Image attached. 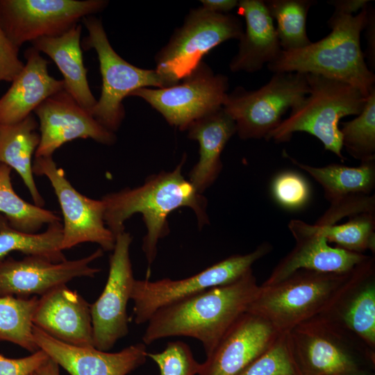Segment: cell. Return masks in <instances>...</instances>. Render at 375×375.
I'll use <instances>...</instances> for the list:
<instances>
[{
  "label": "cell",
  "mask_w": 375,
  "mask_h": 375,
  "mask_svg": "<svg viewBox=\"0 0 375 375\" xmlns=\"http://www.w3.org/2000/svg\"><path fill=\"white\" fill-rule=\"evenodd\" d=\"M324 317L375 353V258L356 265Z\"/></svg>",
  "instance_id": "18"
},
{
  "label": "cell",
  "mask_w": 375,
  "mask_h": 375,
  "mask_svg": "<svg viewBox=\"0 0 375 375\" xmlns=\"http://www.w3.org/2000/svg\"><path fill=\"white\" fill-rule=\"evenodd\" d=\"M38 126L32 114L15 124H0V163L19 174L34 204L42 207L44 201L35 185L32 164V156L40 141V135L36 131Z\"/></svg>",
  "instance_id": "26"
},
{
  "label": "cell",
  "mask_w": 375,
  "mask_h": 375,
  "mask_svg": "<svg viewBox=\"0 0 375 375\" xmlns=\"http://www.w3.org/2000/svg\"><path fill=\"white\" fill-rule=\"evenodd\" d=\"M238 375H299L290 353L287 333H281L268 350Z\"/></svg>",
  "instance_id": "34"
},
{
  "label": "cell",
  "mask_w": 375,
  "mask_h": 375,
  "mask_svg": "<svg viewBox=\"0 0 375 375\" xmlns=\"http://www.w3.org/2000/svg\"><path fill=\"white\" fill-rule=\"evenodd\" d=\"M272 192L276 202L289 210L303 207L310 199V188L303 177L299 174L285 171L273 180Z\"/></svg>",
  "instance_id": "36"
},
{
  "label": "cell",
  "mask_w": 375,
  "mask_h": 375,
  "mask_svg": "<svg viewBox=\"0 0 375 375\" xmlns=\"http://www.w3.org/2000/svg\"><path fill=\"white\" fill-rule=\"evenodd\" d=\"M132 240L126 231L115 237L106 285L90 304L94 346L101 351L111 349L128 333L127 304L135 280L129 253Z\"/></svg>",
  "instance_id": "14"
},
{
  "label": "cell",
  "mask_w": 375,
  "mask_h": 375,
  "mask_svg": "<svg viewBox=\"0 0 375 375\" xmlns=\"http://www.w3.org/2000/svg\"><path fill=\"white\" fill-rule=\"evenodd\" d=\"M342 224H318L328 243L358 253L375 252V212H360L348 217ZM316 224V223H315Z\"/></svg>",
  "instance_id": "33"
},
{
  "label": "cell",
  "mask_w": 375,
  "mask_h": 375,
  "mask_svg": "<svg viewBox=\"0 0 375 375\" xmlns=\"http://www.w3.org/2000/svg\"><path fill=\"white\" fill-rule=\"evenodd\" d=\"M82 26L77 24L63 34L32 42L33 47L49 56L63 76L64 90L89 112L97 100L87 78L81 45Z\"/></svg>",
  "instance_id": "25"
},
{
  "label": "cell",
  "mask_w": 375,
  "mask_h": 375,
  "mask_svg": "<svg viewBox=\"0 0 375 375\" xmlns=\"http://www.w3.org/2000/svg\"><path fill=\"white\" fill-rule=\"evenodd\" d=\"M181 81L165 88H140L129 96L142 98L169 125L184 131L195 120L222 107L229 83L226 76L215 74L203 61Z\"/></svg>",
  "instance_id": "11"
},
{
  "label": "cell",
  "mask_w": 375,
  "mask_h": 375,
  "mask_svg": "<svg viewBox=\"0 0 375 375\" xmlns=\"http://www.w3.org/2000/svg\"><path fill=\"white\" fill-rule=\"evenodd\" d=\"M30 375H35V374H34V373H33V374H30Z\"/></svg>",
  "instance_id": "44"
},
{
  "label": "cell",
  "mask_w": 375,
  "mask_h": 375,
  "mask_svg": "<svg viewBox=\"0 0 375 375\" xmlns=\"http://www.w3.org/2000/svg\"><path fill=\"white\" fill-rule=\"evenodd\" d=\"M317 3L312 0H267L265 6L276 21V31L283 51L303 49L311 44L306 30L309 9Z\"/></svg>",
  "instance_id": "30"
},
{
  "label": "cell",
  "mask_w": 375,
  "mask_h": 375,
  "mask_svg": "<svg viewBox=\"0 0 375 375\" xmlns=\"http://www.w3.org/2000/svg\"><path fill=\"white\" fill-rule=\"evenodd\" d=\"M283 153L322 186L330 203L351 197L371 195L375 188V160L360 162L358 167L336 163L313 167L298 161L285 151Z\"/></svg>",
  "instance_id": "27"
},
{
  "label": "cell",
  "mask_w": 375,
  "mask_h": 375,
  "mask_svg": "<svg viewBox=\"0 0 375 375\" xmlns=\"http://www.w3.org/2000/svg\"><path fill=\"white\" fill-rule=\"evenodd\" d=\"M306 74L308 94L291 109L289 117L283 119L265 140L286 142L295 133H308L317 138L325 150L344 162L340 121L347 116L359 115L367 97L349 84L320 75Z\"/></svg>",
  "instance_id": "4"
},
{
  "label": "cell",
  "mask_w": 375,
  "mask_h": 375,
  "mask_svg": "<svg viewBox=\"0 0 375 375\" xmlns=\"http://www.w3.org/2000/svg\"><path fill=\"white\" fill-rule=\"evenodd\" d=\"M201 7L206 10L216 13L227 14L236 8L237 0H201Z\"/></svg>",
  "instance_id": "41"
},
{
  "label": "cell",
  "mask_w": 375,
  "mask_h": 375,
  "mask_svg": "<svg viewBox=\"0 0 375 375\" xmlns=\"http://www.w3.org/2000/svg\"><path fill=\"white\" fill-rule=\"evenodd\" d=\"M62 238L60 221L49 224L43 233H28L12 228L5 216L0 214V260L12 251H19L53 262L65 261L67 259L60 249Z\"/></svg>",
  "instance_id": "28"
},
{
  "label": "cell",
  "mask_w": 375,
  "mask_h": 375,
  "mask_svg": "<svg viewBox=\"0 0 375 375\" xmlns=\"http://www.w3.org/2000/svg\"><path fill=\"white\" fill-rule=\"evenodd\" d=\"M32 322L49 335L68 344L94 347L90 304L67 285L38 299Z\"/></svg>",
  "instance_id": "21"
},
{
  "label": "cell",
  "mask_w": 375,
  "mask_h": 375,
  "mask_svg": "<svg viewBox=\"0 0 375 375\" xmlns=\"http://www.w3.org/2000/svg\"><path fill=\"white\" fill-rule=\"evenodd\" d=\"M295 245L282 258L262 285L278 283L299 269L326 273H346L366 260L369 256L351 252L332 247L317 224L300 219L288 223Z\"/></svg>",
  "instance_id": "17"
},
{
  "label": "cell",
  "mask_w": 375,
  "mask_h": 375,
  "mask_svg": "<svg viewBox=\"0 0 375 375\" xmlns=\"http://www.w3.org/2000/svg\"><path fill=\"white\" fill-rule=\"evenodd\" d=\"M40 122V141L35 158L52 156L66 142L90 138L106 145L115 142V133L99 123L65 90L44 100L33 111Z\"/></svg>",
  "instance_id": "16"
},
{
  "label": "cell",
  "mask_w": 375,
  "mask_h": 375,
  "mask_svg": "<svg viewBox=\"0 0 375 375\" xmlns=\"http://www.w3.org/2000/svg\"><path fill=\"white\" fill-rule=\"evenodd\" d=\"M260 285L252 270L238 280L213 287L157 310L147 321L144 344L168 337L199 340L206 356L256 298Z\"/></svg>",
  "instance_id": "2"
},
{
  "label": "cell",
  "mask_w": 375,
  "mask_h": 375,
  "mask_svg": "<svg viewBox=\"0 0 375 375\" xmlns=\"http://www.w3.org/2000/svg\"><path fill=\"white\" fill-rule=\"evenodd\" d=\"M34 374L35 375H60L59 366L56 362L49 358Z\"/></svg>",
  "instance_id": "42"
},
{
  "label": "cell",
  "mask_w": 375,
  "mask_h": 375,
  "mask_svg": "<svg viewBox=\"0 0 375 375\" xmlns=\"http://www.w3.org/2000/svg\"><path fill=\"white\" fill-rule=\"evenodd\" d=\"M337 375H369L364 369H358L352 371L346 372Z\"/></svg>",
  "instance_id": "43"
},
{
  "label": "cell",
  "mask_w": 375,
  "mask_h": 375,
  "mask_svg": "<svg viewBox=\"0 0 375 375\" xmlns=\"http://www.w3.org/2000/svg\"><path fill=\"white\" fill-rule=\"evenodd\" d=\"M188 137L199 143V159L188 181L201 194L210 187L222 169V153L236 133L234 120L220 108L193 122L186 129Z\"/></svg>",
  "instance_id": "24"
},
{
  "label": "cell",
  "mask_w": 375,
  "mask_h": 375,
  "mask_svg": "<svg viewBox=\"0 0 375 375\" xmlns=\"http://www.w3.org/2000/svg\"><path fill=\"white\" fill-rule=\"evenodd\" d=\"M33 335L39 349L44 351L70 375H127L142 365L147 358L148 352L143 342L110 353L94 347L68 344L35 326Z\"/></svg>",
  "instance_id": "20"
},
{
  "label": "cell",
  "mask_w": 375,
  "mask_h": 375,
  "mask_svg": "<svg viewBox=\"0 0 375 375\" xmlns=\"http://www.w3.org/2000/svg\"><path fill=\"white\" fill-rule=\"evenodd\" d=\"M24 56L26 62L24 69L0 98L1 124L23 120L47 98L64 90L63 81L49 74V61L40 51L32 47Z\"/></svg>",
  "instance_id": "22"
},
{
  "label": "cell",
  "mask_w": 375,
  "mask_h": 375,
  "mask_svg": "<svg viewBox=\"0 0 375 375\" xmlns=\"http://www.w3.org/2000/svg\"><path fill=\"white\" fill-rule=\"evenodd\" d=\"M33 172L45 176L57 197L63 216L62 251L84 242L97 243L103 251H112L115 236L104 221L101 199H90L77 191L52 156L35 158Z\"/></svg>",
  "instance_id": "13"
},
{
  "label": "cell",
  "mask_w": 375,
  "mask_h": 375,
  "mask_svg": "<svg viewBox=\"0 0 375 375\" xmlns=\"http://www.w3.org/2000/svg\"><path fill=\"white\" fill-rule=\"evenodd\" d=\"M103 253L99 248L84 258L60 262L34 256H26L22 260L7 256L0 260V297L42 296L74 278L94 277L100 269L90 265Z\"/></svg>",
  "instance_id": "15"
},
{
  "label": "cell",
  "mask_w": 375,
  "mask_h": 375,
  "mask_svg": "<svg viewBox=\"0 0 375 375\" xmlns=\"http://www.w3.org/2000/svg\"><path fill=\"white\" fill-rule=\"evenodd\" d=\"M11 169L0 163V213L10 226L22 232L35 233L44 224L60 221L54 212L30 203L17 194L11 183Z\"/></svg>",
  "instance_id": "29"
},
{
  "label": "cell",
  "mask_w": 375,
  "mask_h": 375,
  "mask_svg": "<svg viewBox=\"0 0 375 375\" xmlns=\"http://www.w3.org/2000/svg\"><path fill=\"white\" fill-rule=\"evenodd\" d=\"M244 32L241 20L227 13L192 8L167 44L156 55V69L172 86L190 74L210 50L231 39L240 40Z\"/></svg>",
  "instance_id": "8"
},
{
  "label": "cell",
  "mask_w": 375,
  "mask_h": 375,
  "mask_svg": "<svg viewBox=\"0 0 375 375\" xmlns=\"http://www.w3.org/2000/svg\"><path fill=\"white\" fill-rule=\"evenodd\" d=\"M49 359L41 349L20 358H6L0 354V375H30Z\"/></svg>",
  "instance_id": "38"
},
{
  "label": "cell",
  "mask_w": 375,
  "mask_h": 375,
  "mask_svg": "<svg viewBox=\"0 0 375 375\" xmlns=\"http://www.w3.org/2000/svg\"><path fill=\"white\" fill-rule=\"evenodd\" d=\"M19 49L0 24V82H12L24 69L25 64L19 58Z\"/></svg>",
  "instance_id": "37"
},
{
  "label": "cell",
  "mask_w": 375,
  "mask_h": 375,
  "mask_svg": "<svg viewBox=\"0 0 375 375\" xmlns=\"http://www.w3.org/2000/svg\"><path fill=\"white\" fill-rule=\"evenodd\" d=\"M290 353L299 375H337L362 369L358 357L374 363V355L322 315L287 333Z\"/></svg>",
  "instance_id": "9"
},
{
  "label": "cell",
  "mask_w": 375,
  "mask_h": 375,
  "mask_svg": "<svg viewBox=\"0 0 375 375\" xmlns=\"http://www.w3.org/2000/svg\"><path fill=\"white\" fill-rule=\"evenodd\" d=\"M88 35L83 40L85 49H94L97 54L102 88L100 98L90 110L92 116L108 130L115 132L120 126L125 110L123 99L138 89L172 85L155 69H142L119 56L112 47L99 19L88 16L83 19Z\"/></svg>",
  "instance_id": "6"
},
{
  "label": "cell",
  "mask_w": 375,
  "mask_h": 375,
  "mask_svg": "<svg viewBox=\"0 0 375 375\" xmlns=\"http://www.w3.org/2000/svg\"><path fill=\"white\" fill-rule=\"evenodd\" d=\"M147 358L156 362L160 375H199L201 366L189 345L181 340L169 342L160 352H148Z\"/></svg>",
  "instance_id": "35"
},
{
  "label": "cell",
  "mask_w": 375,
  "mask_h": 375,
  "mask_svg": "<svg viewBox=\"0 0 375 375\" xmlns=\"http://www.w3.org/2000/svg\"><path fill=\"white\" fill-rule=\"evenodd\" d=\"M369 2L370 1L367 0H331L328 1L327 3L335 8L334 11L345 15H353L362 10Z\"/></svg>",
  "instance_id": "40"
},
{
  "label": "cell",
  "mask_w": 375,
  "mask_h": 375,
  "mask_svg": "<svg viewBox=\"0 0 375 375\" xmlns=\"http://www.w3.org/2000/svg\"><path fill=\"white\" fill-rule=\"evenodd\" d=\"M368 5L356 15L334 11L327 22L328 35L303 49L282 50L267 65L269 70L320 75L349 84L367 97L375 88V74L367 65L360 44Z\"/></svg>",
  "instance_id": "3"
},
{
  "label": "cell",
  "mask_w": 375,
  "mask_h": 375,
  "mask_svg": "<svg viewBox=\"0 0 375 375\" xmlns=\"http://www.w3.org/2000/svg\"><path fill=\"white\" fill-rule=\"evenodd\" d=\"M272 246L264 242L253 251L232 255L199 273L182 279L164 278L151 281L135 280L131 299L133 301L134 322L147 323L159 308L213 287L233 283L249 271L258 260L268 254Z\"/></svg>",
  "instance_id": "10"
},
{
  "label": "cell",
  "mask_w": 375,
  "mask_h": 375,
  "mask_svg": "<svg viewBox=\"0 0 375 375\" xmlns=\"http://www.w3.org/2000/svg\"><path fill=\"white\" fill-rule=\"evenodd\" d=\"M280 334L263 317L246 312L206 356L199 375H238L268 350Z\"/></svg>",
  "instance_id": "19"
},
{
  "label": "cell",
  "mask_w": 375,
  "mask_h": 375,
  "mask_svg": "<svg viewBox=\"0 0 375 375\" xmlns=\"http://www.w3.org/2000/svg\"><path fill=\"white\" fill-rule=\"evenodd\" d=\"M237 8L244 18L245 29L229 68L233 72H256L276 60L282 51L274 21L265 1L240 0Z\"/></svg>",
  "instance_id": "23"
},
{
  "label": "cell",
  "mask_w": 375,
  "mask_h": 375,
  "mask_svg": "<svg viewBox=\"0 0 375 375\" xmlns=\"http://www.w3.org/2000/svg\"><path fill=\"white\" fill-rule=\"evenodd\" d=\"M365 30L367 48L364 53L365 59L367 58V62L372 71L375 69V12L372 7L368 6V15Z\"/></svg>",
  "instance_id": "39"
},
{
  "label": "cell",
  "mask_w": 375,
  "mask_h": 375,
  "mask_svg": "<svg viewBox=\"0 0 375 375\" xmlns=\"http://www.w3.org/2000/svg\"><path fill=\"white\" fill-rule=\"evenodd\" d=\"M308 92L306 74L277 72L258 90L236 87L227 94L222 108L234 120L240 139H265Z\"/></svg>",
  "instance_id": "7"
},
{
  "label": "cell",
  "mask_w": 375,
  "mask_h": 375,
  "mask_svg": "<svg viewBox=\"0 0 375 375\" xmlns=\"http://www.w3.org/2000/svg\"><path fill=\"white\" fill-rule=\"evenodd\" d=\"M352 270L346 273L297 270L278 283L260 285L247 312L263 317L279 333H288L325 312L344 288Z\"/></svg>",
  "instance_id": "5"
},
{
  "label": "cell",
  "mask_w": 375,
  "mask_h": 375,
  "mask_svg": "<svg viewBox=\"0 0 375 375\" xmlns=\"http://www.w3.org/2000/svg\"><path fill=\"white\" fill-rule=\"evenodd\" d=\"M341 124L342 148L360 162L375 160V88L360 113Z\"/></svg>",
  "instance_id": "32"
},
{
  "label": "cell",
  "mask_w": 375,
  "mask_h": 375,
  "mask_svg": "<svg viewBox=\"0 0 375 375\" xmlns=\"http://www.w3.org/2000/svg\"><path fill=\"white\" fill-rule=\"evenodd\" d=\"M185 160L184 154L172 171L149 176L140 186L108 193L101 199L106 225L115 237L125 231L124 223L131 217L142 215L147 228L142 249L149 267L156 258L159 240L170 232L168 216L172 212L188 207L194 212L199 228L210 224L206 198L183 175Z\"/></svg>",
  "instance_id": "1"
},
{
  "label": "cell",
  "mask_w": 375,
  "mask_h": 375,
  "mask_svg": "<svg viewBox=\"0 0 375 375\" xmlns=\"http://www.w3.org/2000/svg\"><path fill=\"white\" fill-rule=\"evenodd\" d=\"M38 302L29 298L0 297V341L17 344L34 353L39 349L33 335V315Z\"/></svg>",
  "instance_id": "31"
},
{
  "label": "cell",
  "mask_w": 375,
  "mask_h": 375,
  "mask_svg": "<svg viewBox=\"0 0 375 375\" xmlns=\"http://www.w3.org/2000/svg\"><path fill=\"white\" fill-rule=\"evenodd\" d=\"M108 3L105 0H0V24L20 48L27 42L63 34Z\"/></svg>",
  "instance_id": "12"
}]
</instances>
